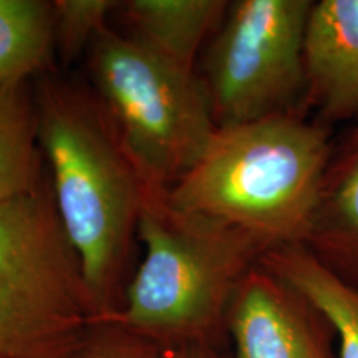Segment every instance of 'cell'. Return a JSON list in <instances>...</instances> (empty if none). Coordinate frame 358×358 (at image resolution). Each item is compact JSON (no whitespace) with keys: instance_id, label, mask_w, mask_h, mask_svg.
I'll return each mask as SVG.
<instances>
[{"instance_id":"6da1fadb","label":"cell","mask_w":358,"mask_h":358,"mask_svg":"<svg viewBox=\"0 0 358 358\" xmlns=\"http://www.w3.org/2000/svg\"><path fill=\"white\" fill-rule=\"evenodd\" d=\"M334 146L329 124L301 111L217 127L166 196L248 232L264 250L306 244Z\"/></svg>"},{"instance_id":"7a4b0ae2","label":"cell","mask_w":358,"mask_h":358,"mask_svg":"<svg viewBox=\"0 0 358 358\" xmlns=\"http://www.w3.org/2000/svg\"><path fill=\"white\" fill-rule=\"evenodd\" d=\"M35 116L53 204L103 324L113 315L111 294L136 232L145 182L105 110L78 90L45 82Z\"/></svg>"},{"instance_id":"3957f363","label":"cell","mask_w":358,"mask_h":358,"mask_svg":"<svg viewBox=\"0 0 358 358\" xmlns=\"http://www.w3.org/2000/svg\"><path fill=\"white\" fill-rule=\"evenodd\" d=\"M168 189L145 185L138 237L145 256L113 324L171 347L209 343L226 325L245 272L266 250L248 232L169 203Z\"/></svg>"},{"instance_id":"277c9868","label":"cell","mask_w":358,"mask_h":358,"mask_svg":"<svg viewBox=\"0 0 358 358\" xmlns=\"http://www.w3.org/2000/svg\"><path fill=\"white\" fill-rule=\"evenodd\" d=\"M98 313L53 198L0 203V358H71Z\"/></svg>"},{"instance_id":"5b68a950","label":"cell","mask_w":358,"mask_h":358,"mask_svg":"<svg viewBox=\"0 0 358 358\" xmlns=\"http://www.w3.org/2000/svg\"><path fill=\"white\" fill-rule=\"evenodd\" d=\"M90 70L143 182L169 189L217 129L204 82L108 27L90 45Z\"/></svg>"},{"instance_id":"8992f818","label":"cell","mask_w":358,"mask_h":358,"mask_svg":"<svg viewBox=\"0 0 358 358\" xmlns=\"http://www.w3.org/2000/svg\"><path fill=\"white\" fill-rule=\"evenodd\" d=\"M310 0L229 3L206 60L204 85L217 127L301 111Z\"/></svg>"},{"instance_id":"52a82bcc","label":"cell","mask_w":358,"mask_h":358,"mask_svg":"<svg viewBox=\"0 0 358 358\" xmlns=\"http://www.w3.org/2000/svg\"><path fill=\"white\" fill-rule=\"evenodd\" d=\"M226 327L236 358H338L324 313L259 262L237 285Z\"/></svg>"},{"instance_id":"ba28073f","label":"cell","mask_w":358,"mask_h":358,"mask_svg":"<svg viewBox=\"0 0 358 358\" xmlns=\"http://www.w3.org/2000/svg\"><path fill=\"white\" fill-rule=\"evenodd\" d=\"M306 103L330 122H358V0H320L303 45Z\"/></svg>"},{"instance_id":"9c48e42d","label":"cell","mask_w":358,"mask_h":358,"mask_svg":"<svg viewBox=\"0 0 358 358\" xmlns=\"http://www.w3.org/2000/svg\"><path fill=\"white\" fill-rule=\"evenodd\" d=\"M306 248L358 287V124L334 146Z\"/></svg>"},{"instance_id":"30bf717a","label":"cell","mask_w":358,"mask_h":358,"mask_svg":"<svg viewBox=\"0 0 358 358\" xmlns=\"http://www.w3.org/2000/svg\"><path fill=\"white\" fill-rule=\"evenodd\" d=\"M131 37L169 64L194 71L208 34L216 30L229 3L222 0H129L120 3Z\"/></svg>"},{"instance_id":"8fae6325","label":"cell","mask_w":358,"mask_h":358,"mask_svg":"<svg viewBox=\"0 0 358 358\" xmlns=\"http://www.w3.org/2000/svg\"><path fill=\"white\" fill-rule=\"evenodd\" d=\"M259 264L324 313L338 342V358H358V287L342 280L303 244L266 250Z\"/></svg>"},{"instance_id":"7c38bea8","label":"cell","mask_w":358,"mask_h":358,"mask_svg":"<svg viewBox=\"0 0 358 358\" xmlns=\"http://www.w3.org/2000/svg\"><path fill=\"white\" fill-rule=\"evenodd\" d=\"M53 6L42 0H0V88L22 87L47 65Z\"/></svg>"},{"instance_id":"4fadbf2b","label":"cell","mask_w":358,"mask_h":358,"mask_svg":"<svg viewBox=\"0 0 358 358\" xmlns=\"http://www.w3.org/2000/svg\"><path fill=\"white\" fill-rule=\"evenodd\" d=\"M42 186L35 101L24 85L0 88V203Z\"/></svg>"},{"instance_id":"5bb4252c","label":"cell","mask_w":358,"mask_h":358,"mask_svg":"<svg viewBox=\"0 0 358 358\" xmlns=\"http://www.w3.org/2000/svg\"><path fill=\"white\" fill-rule=\"evenodd\" d=\"M53 6V38L65 58L75 57L106 29V19L120 2L113 0H57Z\"/></svg>"},{"instance_id":"9a60e30c","label":"cell","mask_w":358,"mask_h":358,"mask_svg":"<svg viewBox=\"0 0 358 358\" xmlns=\"http://www.w3.org/2000/svg\"><path fill=\"white\" fill-rule=\"evenodd\" d=\"M161 355L163 352H159L158 343L115 325V329L100 330L93 337L85 338L71 358H161Z\"/></svg>"},{"instance_id":"2e32d148","label":"cell","mask_w":358,"mask_h":358,"mask_svg":"<svg viewBox=\"0 0 358 358\" xmlns=\"http://www.w3.org/2000/svg\"><path fill=\"white\" fill-rule=\"evenodd\" d=\"M161 358H226L217 353L209 343H191V345L169 347Z\"/></svg>"}]
</instances>
